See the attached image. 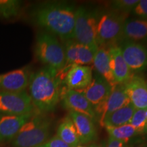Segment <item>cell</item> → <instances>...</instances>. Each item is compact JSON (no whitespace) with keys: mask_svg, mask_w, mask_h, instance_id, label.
I'll list each match as a JSON object with an SVG mask.
<instances>
[{"mask_svg":"<svg viewBox=\"0 0 147 147\" xmlns=\"http://www.w3.org/2000/svg\"><path fill=\"white\" fill-rule=\"evenodd\" d=\"M134 10L136 15L143 18H147V0L139 1Z\"/></svg>","mask_w":147,"mask_h":147,"instance_id":"28","label":"cell"},{"mask_svg":"<svg viewBox=\"0 0 147 147\" xmlns=\"http://www.w3.org/2000/svg\"><path fill=\"white\" fill-rule=\"evenodd\" d=\"M138 1V0H117L113 1L112 5L114 10L128 14L134 10Z\"/></svg>","mask_w":147,"mask_h":147,"instance_id":"26","label":"cell"},{"mask_svg":"<svg viewBox=\"0 0 147 147\" xmlns=\"http://www.w3.org/2000/svg\"><path fill=\"white\" fill-rule=\"evenodd\" d=\"M75 7L67 2H49L36 8L32 15L38 26L63 41L74 40Z\"/></svg>","mask_w":147,"mask_h":147,"instance_id":"1","label":"cell"},{"mask_svg":"<svg viewBox=\"0 0 147 147\" xmlns=\"http://www.w3.org/2000/svg\"><path fill=\"white\" fill-rule=\"evenodd\" d=\"M90 147H105L104 144H91Z\"/></svg>","mask_w":147,"mask_h":147,"instance_id":"31","label":"cell"},{"mask_svg":"<svg viewBox=\"0 0 147 147\" xmlns=\"http://www.w3.org/2000/svg\"><path fill=\"white\" fill-rule=\"evenodd\" d=\"M69 116L72 120L80 144H87L97 138V130L93 119L78 112L69 110Z\"/></svg>","mask_w":147,"mask_h":147,"instance_id":"16","label":"cell"},{"mask_svg":"<svg viewBox=\"0 0 147 147\" xmlns=\"http://www.w3.org/2000/svg\"><path fill=\"white\" fill-rule=\"evenodd\" d=\"M92 79L93 73L90 66L73 65L66 72L63 80L67 89L80 91L91 84Z\"/></svg>","mask_w":147,"mask_h":147,"instance_id":"15","label":"cell"},{"mask_svg":"<svg viewBox=\"0 0 147 147\" xmlns=\"http://www.w3.org/2000/svg\"><path fill=\"white\" fill-rule=\"evenodd\" d=\"M129 124L134 127L138 134H142L147 131L146 110L136 109Z\"/></svg>","mask_w":147,"mask_h":147,"instance_id":"25","label":"cell"},{"mask_svg":"<svg viewBox=\"0 0 147 147\" xmlns=\"http://www.w3.org/2000/svg\"><path fill=\"white\" fill-rule=\"evenodd\" d=\"M106 147H131L127 146L126 143H124L121 141H119L118 140L114 139L113 138L109 137L108 140L107 145Z\"/></svg>","mask_w":147,"mask_h":147,"instance_id":"29","label":"cell"},{"mask_svg":"<svg viewBox=\"0 0 147 147\" xmlns=\"http://www.w3.org/2000/svg\"><path fill=\"white\" fill-rule=\"evenodd\" d=\"M37 113L24 115H0V143L10 142L22 127Z\"/></svg>","mask_w":147,"mask_h":147,"instance_id":"10","label":"cell"},{"mask_svg":"<svg viewBox=\"0 0 147 147\" xmlns=\"http://www.w3.org/2000/svg\"><path fill=\"white\" fill-rule=\"evenodd\" d=\"M124 84L130 103L136 109H147V84L144 79L133 74Z\"/></svg>","mask_w":147,"mask_h":147,"instance_id":"13","label":"cell"},{"mask_svg":"<svg viewBox=\"0 0 147 147\" xmlns=\"http://www.w3.org/2000/svg\"><path fill=\"white\" fill-rule=\"evenodd\" d=\"M110 59V66L117 84H123L131 78L134 74L123 57L120 48L118 45L107 48Z\"/></svg>","mask_w":147,"mask_h":147,"instance_id":"17","label":"cell"},{"mask_svg":"<svg viewBox=\"0 0 147 147\" xmlns=\"http://www.w3.org/2000/svg\"><path fill=\"white\" fill-rule=\"evenodd\" d=\"M29 70L27 67L0 74V91H23L29 86Z\"/></svg>","mask_w":147,"mask_h":147,"instance_id":"14","label":"cell"},{"mask_svg":"<svg viewBox=\"0 0 147 147\" xmlns=\"http://www.w3.org/2000/svg\"><path fill=\"white\" fill-rule=\"evenodd\" d=\"M60 100L65 109L89 116L91 119L95 118L94 108L89 101L80 92L64 87L61 91Z\"/></svg>","mask_w":147,"mask_h":147,"instance_id":"11","label":"cell"},{"mask_svg":"<svg viewBox=\"0 0 147 147\" xmlns=\"http://www.w3.org/2000/svg\"><path fill=\"white\" fill-rule=\"evenodd\" d=\"M35 55L40 62L58 72L65 65V55L63 47L57 37L50 33L42 32L37 36Z\"/></svg>","mask_w":147,"mask_h":147,"instance_id":"5","label":"cell"},{"mask_svg":"<svg viewBox=\"0 0 147 147\" xmlns=\"http://www.w3.org/2000/svg\"><path fill=\"white\" fill-rule=\"evenodd\" d=\"M112 86L98 74H95L91 84L85 89L78 91L87 98L93 108L104 102L109 96Z\"/></svg>","mask_w":147,"mask_h":147,"instance_id":"12","label":"cell"},{"mask_svg":"<svg viewBox=\"0 0 147 147\" xmlns=\"http://www.w3.org/2000/svg\"><path fill=\"white\" fill-rule=\"evenodd\" d=\"M38 112L26 91H0V115H24Z\"/></svg>","mask_w":147,"mask_h":147,"instance_id":"7","label":"cell"},{"mask_svg":"<svg viewBox=\"0 0 147 147\" xmlns=\"http://www.w3.org/2000/svg\"><path fill=\"white\" fill-rule=\"evenodd\" d=\"M38 147H70L66 144L62 140H61L57 136H54L49 138L47 142Z\"/></svg>","mask_w":147,"mask_h":147,"instance_id":"27","label":"cell"},{"mask_svg":"<svg viewBox=\"0 0 147 147\" xmlns=\"http://www.w3.org/2000/svg\"><path fill=\"white\" fill-rule=\"evenodd\" d=\"M70 147H77L80 144L74 125L69 116H66L59 125L57 135Z\"/></svg>","mask_w":147,"mask_h":147,"instance_id":"21","label":"cell"},{"mask_svg":"<svg viewBox=\"0 0 147 147\" xmlns=\"http://www.w3.org/2000/svg\"><path fill=\"white\" fill-rule=\"evenodd\" d=\"M131 147H147V144L144 142H138L137 144H134Z\"/></svg>","mask_w":147,"mask_h":147,"instance_id":"30","label":"cell"},{"mask_svg":"<svg viewBox=\"0 0 147 147\" xmlns=\"http://www.w3.org/2000/svg\"><path fill=\"white\" fill-rule=\"evenodd\" d=\"M146 38H147V19L126 20L123 30V40L137 42Z\"/></svg>","mask_w":147,"mask_h":147,"instance_id":"18","label":"cell"},{"mask_svg":"<svg viewBox=\"0 0 147 147\" xmlns=\"http://www.w3.org/2000/svg\"><path fill=\"white\" fill-rule=\"evenodd\" d=\"M127 16V13L113 10L99 18L96 33L98 47L119 45L123 40V30Z\"/></svg>","mask_w":147,"mask_h":147,"instance_id":"4","label":"cell"},{"mask_svg":"<svg viewBox=\"0 0 147 147\" xmlns=\"http://www.w3.org/2000/svg\"><path fill=\"white\" fill-rule=\"evenodd\" d=\"M105 128L109 134V137L118 140L126 144L130 139L138 134L134 127L129 123L115 127H108Z\"/></svg>","mask_w":147,"mask_h":147,"instance_id":"22","label":"cell"},{"mask_svg":"<svg viewBox=\"0 0 147 147\" xmlns=\"http://www.w3.org/2000/svg\"><path fill=\"white\" fill-rule=\"evenodd\" d=\"M98 20L94 10L83 6L76 8L74 40L79 44L97 51L96 33Z\"/></svg>","mask_w":147,"mask_h":147,"instance_id":"6","label":"cell"},{"mask_svg":"<svg viewBox=\"0 0 147 147\" xmlns=\"http://www.w3.org/2000/svg\"><path fill=\"white\" fill-rule=\"evenodd\" d=\"M129 103V99L125 91L124 84H115L112 87L109 96L104 102L94 108L95 118L98 119L101 125L106 116L127 105Z\"/></svg>","mask_w":147,"mask_h":147,"instance_id":"9","label":"cell"},{"mask_svg":"<svg viewBox=\"0 0 147 147\" xmlns=\"http://www.w3.org/2000/svg\"><path fill=\"white\" fill-rule=\"evenodd\" d=\"M77 147H84V146H80V145H79V146H78Z\"/></svg>","mask_w":147,"mask_h":147,"instance_id":"33","label":"cell"},{"mask_svg":"<svg viewBox=\"0 0 147 147\" xmlns=\"http://www.w3.org/2000/svg\"><path fill=\"white\" fill-rule=\"evenodd\" d=\"M97 51L87 46L77 44V65L89 66L93 63Z\"/></svg>","mask_w":147,"mask_h":147,"instance_id":"24","label":"cell"},{"mask_svg":"<svg viewBox=\"0 0 147 147\" xmlns=\"http://www.w3.org/2000/svg\"><path fill=\"white\" fill-rule=\"evenodd\" d=\"M146 121H147V109H146Z\"/></svg>","mask_w":147,"mask_h":147,"instance_id":"32","label":"cell"},{"mask_svg":"<svg viewBox=\"0 0 147 147\" xmlns=\"http://www.w3.org/2000/svg\"><path fill=\"white\" fill-rule=\"evenodd\" d=\"M136 108L131 103L116 110L105 117L101 126L104 127H115L128 124L131 120Z\"/></svg>","mask_w":147,"mask_h":147,"instance_id":"20","label":"cell"},{"mask_svg":"<svg viewBox=\"0 0 147 147\" xmlns=\"http://www.w3.org/2000/svg\"><path fill=\"white\" fill-rule=\"evenodd\" d=\"M123 57L131 71L139 72L147 67V49L138 42L124 40L119 44Z\"/></svg>","mask_w":147,"mask_h":147,"instance_id":"8","label":"cell"},{"mask_svg":"<svg viewBox=\"0 0 147 147\" xmlns=\"http://www.w3.org/2000/svg\"><path fill=\"white\" fill-rule=\"evenodd\" d=\"M93 63L97 74L105 79L112 87L117 84L110 69L109 55L107 48L98 47Z\"/></svg>","mask_w":147,"mask_h":147,"instance_id":"19","label":"cell"},{"mask_svg":"<svg viewBox=\"0 0 147 147\" xmlns=\"http://www.w3.org/2000/svg\"><path fill=\"white\" fill-rule=\"evenodd\" d=\"M21 1L16 0H0V18L8 19L19 13Z\"/></svg>","mask_w":147,"mask_h":147,"instance_id":"23","label":"cell"},{"mask_svg":"<svg viewBox=\"0 0 147 147\" xmlns=\"http://www.w3.org/2000/svg\"><path fill=\"white\" fill-rule=\"evenodd\" d=\"M61 82L58 71L48 66L30 75L29 95L38 112L50 113L55 109L60 101Z\"/></svg>","mask_w":147,"mask_h":147,"instance_id":"2","label":"cell"},{"mask_svg":"<svg viewBox=\"0 0 147 147\" xmlns=\"http://www.w3.org/2000/svg\"><path fill=\"white\" fill-rule=\"evenodd\" d=\"M51 121L49 117L37 113L22 127L10 142L12 147H38L49 139Z\"/></svg>","mask_w":147,"mask_h":147,"instance_id":"3","label":"cell"}]
</instances>
